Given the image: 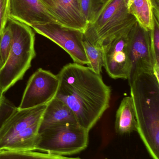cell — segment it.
I'll return each mask as SVG.
<instances>
[{
  "mask_svg": "<svg viewBox=\"0 0 159 159\" xmlns=\"http://www.w3.org/2000/svg\"><path fill=\"white\" fill-rule=\"evenodd\" d=\"M130 30L115 36L102 46L104 67L113 79L128 80L130 76L132 62L129 47Z\"/></svg>",
  "mask_w": 159,
  "mask_h": 159,
  "instance_id": "8",
  "label": "cell"
},
{
  "mask_svg": "<svg viewBox=\"0 0 159 159\" xmlns=\"http://www.w3.org/2000/svg\"><path fill=\"white\" fill-rule=\"evenodd\" d=\"M129 47L132 62L131 75L137 71L153 72L155 61L150 31L136 22L130 31Z\"/></svg>",
  "mask_w": 159,
  "mask_h": 159,
  "instance_id": "10",
  "label": "cell"
},
{
  "mask_svg": "<svg viewBox=\"0 0 159 159\" xmlns=\"http://www.w3.org/2000/svg\"><path fill=\"white\" fill-rule=\"evenodd\" d=\"M4 101L3 93H2L1 91L0 90V108L2 105Z\"/></svg>",
  "mask_w": 159,
  "mask_h": 159,
  "instance_id": "23",
  "label": "cell"
},
{
  "mask_svg": "<svg viewBox=\"0 0 159 159\" xmlns=\"http://www.w3.org/2000/svg\"><path fill=\"white\" fill-rule=\"evenodd\" d=\"M159 19L154 15V25L150 31L151 46L155 59V64L153 72L156 75L159 73Z\"/></svg>",
  "mask_w": 159,
  "mask_h": 159,
  "instance_id": "20",
  "label": "cell"
},
{
  "mask_svg": "<svg viewBox=\"0 0 159 159\" xmlns=\"http://www.w3.org/2000/svg\"><path fill=\"white\" fill-rule=\"evenodd\" d=\"M9 0H0V35L4 30L8 19Z\"/></svg>",
  "mask_w": 159,
  "mask_h": 159,
  "instance_id": "21",
  "label": "cell"
},
{
  "mask_svg": "<svg viewBox=\"0 0 159 159\" xmlns=\"http://www.w3.org/2000/svg\"><path fill=\"white\" fill-rule=\"evenodd\" d=\"M79 3L82 15L88 24L95 17L103 2L101 0H79Z\"/></svg>",
  "mask_w": 159,
  "mask_h": 159,
  "instance_id": "18",
  "label": "cell"
},
{
  "mask_svg": "<svg viewBox=\"0 0 159 159\" xmlns=\"http://www.w3.org/2000/svg\"><path fill=\"white\" fill-rule=\"evenodd\" d=\"M128 10L138 24L150 31L154 25V8L150 0H128Z\"/></svg>",
  "mask_w": 159,
  "mask_h": 159,
  "instance_id": "16",
  "label": "cell"
},
{
  "mask_svg": "<svg viewBox=\"0 0 159 159\" xmlns=\"http://www.w3.org/2000/svg\"><path fill=\"white\" fill-rule=\"evenodd\" d=\"M137 132L152 159H159V81L153 72L137 71L128 79Z\"/></svg>",
  "mask_w": 159,
  "mask_h": 159,
  "instance_id": "2",
  "label": "cell"
},
{
  "mask_svg": "<svg viewBox=\"0 0 159 159\" xmlns=\"http://www.w3.org/2000/svg\"><path fill=\"white\" fill-rule=\"evenodd\" d=\"M83 46L88 60V67L98 74L101 75L104 66V56L102 47L97 46L91 43L83 35Z\"/></svg>",
  "mask_w": 159,
  "mask_h": 159,
  "instance_id": "17",
  "label": "cell"
},
{
  "mask_svg": "<svg viewBox=\"0 0 159 159\" xmlns=\"http://www.w3.org/2000/svg\"><path fill=\"white\" fill-rule=\"evenodd\" d=\"M115 130L120 135L137 131V120L131 96L124 97L120 102L116 115Z\"/></svg>",
  "mask_w": 159,
  "mask_h": 159,
  "instance_id": "14",
  "label": "cell"
},
{
  "mask_svg": "<svg viewBox=\"0 0 159 159\" xmlns=\"http://www.w3.org/2000/svg\"><path fill=\"white\" fill-rule=\"evenodd\" d=\"M31 28L62 48L70 55L74 63L87 65V59L82 43L83 33L55 22L36 24Z\"/></svg>",
  "mask_w": 159,
  "mask_h": 159,
  "instance_id": "7",
  "label": "cell"
},
{
  "mask_svg": "<svg viewBox=\"0 0 159 159\" xmlns=\"http://www.w3.org/2000/svg\"><path fill=\"white\" fill-rule=\"evenodd\" d=\"M59 84L58 75L38 69L28 80L18 109H30L48 104L56 97Z\"/></svg>",
  "mask_w": 159,
  "mask_h": 159,
  "instance_id": "6",
  "label": "cell"
},
{
  "mask_svg": "<svg viewBox=\"0 0 159 159\" xmlns=\"http://www.w3.org/2000/svg\"><path fill=\"white\" fill-rule=\"evenodd\" d=\"M101 1H102V2H104V1H105V0H101Z\"/></svg>",
  "mask_w": 159,
  "mask_h": 159,
  "instance_id": "24",
  "label": "cell"
},
{
  "mask_svg": "<svg viewBox=\"0 0 159 159\" xmlns=\"http://www.w3.org/2000/svg\"><path fill=\"white\" fill-rule=\"evenodd\" d=\"M89 132L76 123L56 125L40 132L36 151L62 156L77 154L87 147Z\"/></svg>",
  "mask_w": 159,
  "mask_h": 159,
  "instance_id": "5",
  "label": "cell"
},
{
  "mask_svg": "<svg viewBox=\"0 0 159 159\" xmlns=\"http://www.w3.org/2000/svg\"><path fill=\"white\" fill-rule=\"evenodd\" d=\"M42 120L31 125L18 134L5 151H36L40 141V129Z\"/></svg>",
  "mask_w": 159,
  "mask_h": 159,
  "instance_id": "15",
  "label": "cell"
},
{
  "mask_svg": "<svg viewBox=\"0 0 159 159\" xmlns=\"http://www.w3.org/2000/svg\"><path fill=\"white\" fill-rule=\"evenodd\" d=\"M57 75L56 98L72 110L78 125L89 132L110 106L111 88L101 74L76 63L63 66Z\"/></svg>",
  "mask_w": 159,
  "mask_h": 159,
  "instance_id": "1",
  "label": "cell"
},
{
  "mask_svg": "<svg viewBox=\"0 0 159 159\" xmlns=\"http://www.w3.org/2000/svg\"><path fill=\"white\" fill-rule=\"evenodd\" d=\"M8 17L30 27L55 22L41 0H9Z\"/></svg>",
  "mask_w": 159,
  "mask_h": 159,
  "instance_id": "12",
  "label": "cell"
},
{
  "mask_svg": "<svg viewBox=\"0 0 159 159\" xmlns=\"http://www.w3.org/2000/svg\"><path fill=\"white\" fill-rule=\"evenodd\" d=\"M56 23L85 32L88 23L83 17L79 0H41Z\"/></svg>",
  "mask_w": 159,
  "mask_h": 159,
  "instance_id": "11",
  "label": "cell"
},
{
  "mask_svg": "<svg viewBox=\"0 0 159 159\" xmlns=\"http://www.w3.org/2000/svg\"><path fill=\"white\" fill-rule=\"evenodd\" d=\"M47 105L23 110L17 107L13 109L0 126V152L5 151L18 134L42 120Z\"/></svg>",
  "mask_w": 159,
  "mask_h": 159,
  "instance_id": "9",
  "label": "cell"
},
{
  "mask_svg": "<svg viewBox=\"0 0 159 159\" xmlns=\"http://www.w3.org/2000/svg\"><path fill=\"white\" fill-rule=\"evenodd\" d=\"M12 35L8 26L6 25L2 33L0 35V68L7 60L11 49Z\"/></svg>",
  "mask_w": 159,
  "mask_h": 159,
  "instance_id": "19",
  "label": "cell"
},
{
  "mask_svg": "<svg viewBox=\"0 0 159 159\" xmlns=\"http://www.w3.org/2000/svg\"><path fill=\"white\" fill-rule=\"evenodd\" d=\"M128 0H105L84 36L97 46L102 47L114 37L130 30L137 21L128 10Z\"/></svg>",
  "mask_w": 159,
  "mask_h": 159,
  "instance_id": "4",
  "label": "cell"
},
{
  "mask_svg": "<svg viewBox=\"0 0 159 159\" xmlns=\"http://www.w3.org/2000/svg\"><path fill=\"white\" fill-rule=\"evenodd\" d=\"M154 8V15L159 19V0H150Z\"/></svg>",
  "mask_w": 159,
  "mask_h": 159,
  "instance_id": "22",
  "label": "cell"
},
{
  "mask_svg": "<svg viewBox=\"0 0 159 159\" xmlns=\"http://www.w3.org/2000/svg\"><path fill=\"white\" fill-rule=\"evenodd\" d=\"M65 123L77 124L72 110L63 102L55 97L47 105L41 122L40 132L56 125Z\"/></svg>",
  "mask_w": 159,
  "mask_h": 159,
  "instance_id": "13",
  "label": "cell"
},
{
  "mask_svg": "<svg viewBox=\"0 0 159 159\" xmlns=\"http://www.w3.org/2000/svg\"><path fill=\"white\" fill-rule=\"evenodd\" d=\"M12 44L7 60L0 68V90L4 93L21 80L35 57V34L30 27L8 17Z\"/></svg>",
  "mask_w": 159,
  "mask_h": 159,
  "instance_id": "3",
  "label": "cell"
}]
</instances>
